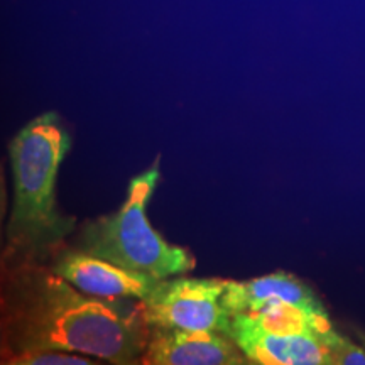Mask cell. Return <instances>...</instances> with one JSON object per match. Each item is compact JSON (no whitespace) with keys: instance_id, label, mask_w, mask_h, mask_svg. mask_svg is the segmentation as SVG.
Returning a JSON list of instances; mask_svg holds the SVG:
<instances>
[{"instance_id":"6da1fadb","label":"cell","mask_w":365,"mask_h":365,"mask_svg":"<svg viewBox=\"0 0 365 365\" xmlns=\"http://www.w3.org/2000/svg\"><path fill=\"white\" fill-rule=\"evenodd\" d=\"M19 345L24 354L68 352L112 365H132L144 355L149 333L137 309L124 314L107 301L91 298L56 272L27 287L19 312Z\"/></svg>"},{"instance_id":"7a4b0ae2","label":"cell","mask_w":365,"mask_h":365,"mask_svg":"<svg viewBox=\"0 0 365 365\" xmlns=\"http://www.w3.org/2000/svg\"><path fill=\"white\" fill-rule=\"evenodd\" d=\"M71 149V135L56 112H44L9 145L14 205L7 234L19 252H39L70 234L73 220L58 210L56 180Z\"/></svg>"},{"instance_id":"3957f363","label":"cell","mask_w":365,"mask_h":365,"mask_svg":"<svg viewBox=\"0 0 365 365\" xmlns=\"http://www.w3.org/2000/svg\"><path fill=\"white\" fill-rule=\"evenodd\" d=\"M161 178L159 158L149 170L132 178L122 207L83 228L80 250L156 281L195 269L188 249L173 245L150 225L148 207Z\"/></svg>"},{"instance_id":"277c9868","label":"cell","mask_w":365,"mask_h":365,"mask_svg":"<svg viewBox=\"0 0 365 365\" xmlns=\"http://www.w3.org/2000/svg\"><path fill=\"white\" fill-rule=\"evenodd\" d=\"M228 279L176 277L158 281L140 299L139 312L149 328L230 333L232 314L223 304Z\"/></svg>"},{"instance_id":"5b68a950","label":"cell","mask_w":365,"mask_h":365,"mask_svg":"<svg viewBox=\"0 0 365 365\" xmlns=\"http://www.w3.org/2000/svg\"><path fill=\"white\" fill-rule=\"evenodd\" d=\"M336 333V331H335ZM317 335H277L232 317L230 336L249 365H330L331 340Z\"/></svg>"},{"instance_id":"8992f818","label":"cell","mask_w":365,"mask_h":365,"mask_svg":"<svg viewBox=\"0 0 365 365\" xmlns=\"http://www.w3.org/2000/svg\"><path fill=\"white\" fill-rule=\"evenodd\" d=\"M242 350L218 331L150 328L144 365H245Z\"/></svg>"},{"instance_id":"52a82bcc","label":"cell","mask_w":365,"mask_h":365,"mask_svg":"<svg viewBox=\"0 0 365 365\" xmlns=\"http://www.w3.org/2000/svg\"><path fill=\"white\" fill-rule=\"evenodd\" d=\"M54 272L83 294L108 301L144 299L158 282L153 277L132 272L83 250H73L61 255Z\"/></svg>"},{"instance_id":"ba28073f","label":"cell","mask_w":365,"mask_h":365,"mask_svg":"<svg viewBox=\"0 0 365 365\" xmlns=\"http://www.w3.org/2000/svg\"><path fill=\"white\" fill-rule=\"evenodd\" d=\"M276 301L293 303L309 312H325L312 287L289 272H272L249 281H227L223 293V304L230 314L250 312Z\"/></svg>"},{"instance_id":"9c48e42d","label":"cell","mask_w":365,"mask_h":365,"mask_svg":"<svg viewBox=\"0 0 365 365\" xmlns=\"http://www.w3.org/2000/svg\"><path fill=\"white\" fill-rule=\"evenodd\" d=\"M232 317H239L259 330L277 335H317L330 339L335 333L327 312H309L286 301H276Z\"/></svg>"},{"instance_id":"30bf717a","label":"cell","mask_w":365,"mask_h":365,"mask_svg":"<svg viewBox=\"0 0 365 365\" xmlns=\"http://www.w3.org/2000/svg\"><path fill=\"white\" fill-rule=\"evenodd\" d=\"M6 365H102L95 360L68 352H31Z\"/></svg>"},{"instance_id":"8fae6325","label":"cell","mask_w":365,"mask_h":365,"mask_svg":"<svg viewBox=\"0 0 365 365\" xmlns=\"http://www.w3.org/2000/svg\"><path fill=\"white\" fill-rule=\"evenodd\" d=\"M330 365H365V346H360L336 331L331 340Z\"/></svg>"},{"instance_id":"7c38bea8","label":"cell","mask_w":365,"mask_h":365,"mask_svg":"<svg viewBox=\"0 0 365 365\" xmlns=\"http://www.w3.org/2000/svg\"><path fill=\"white\" fill-rule=\"evenodd\" d=\"M7 213V186H6V173H4L2 164H0V242H2L4 220Z\"/></svg>"}]
</instances>
